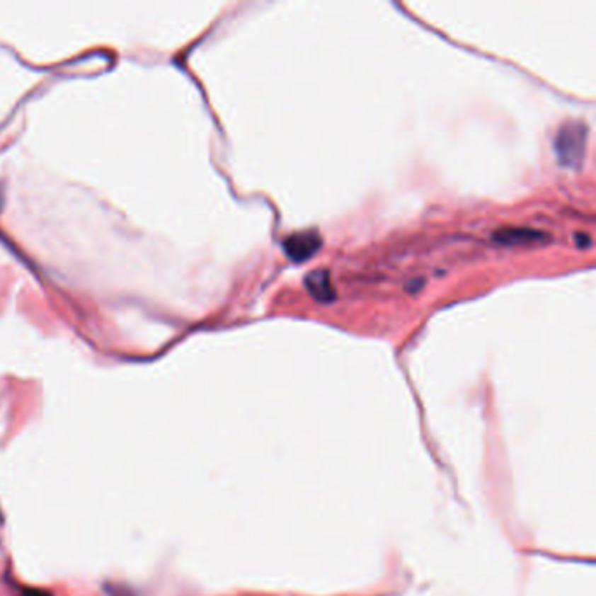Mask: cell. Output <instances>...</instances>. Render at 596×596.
Here are the masks:
<instances>
[{
  "label": "cell",
  "instance_id": "obj_1",
  "mask_svg": "<svg viewBox=\"0 0 596 596\" xmlns=\"http://www.w3.org/2000/svg\"><path fill=\"white\" fill-rule=\"evenodd\" d=\"M586 135L588 128L584 122H568L560 130L556 137V147L558 158L563 165L567 166H579L584 158V151H586Z\"/></svg>",
  "mask_w": 596,
  "mask_h": 596
},
{
  "label": "cell",
  "instance_id": "obj_2",
  "mask_svg": "<svg viewBox=\"0 0 596 596\" xmlns=\"http://www.w3.org/2000/svg\"><path fill=\"white\" fill-rule=\"evenodd\" d=\"M322 247V238L316 231H299L284 240V251L294 263H303L316 254Z\"/></svg>",
  "mask_w": 596,
  "mask_h": 596
},
{
  "label": "cell",
  "instance_id": "obj_3",
  "mask_svg": "<svg viewBox=\"0 0 596 596\" xmlns=\"http://www.w3.org/2000/svg\"><path fill=\"white\" fill-rule=\"evenodd\" d=\"M306 287L310 294L320 303H331L336 297L334 294V287L331 284L329 271L327 270H316L311 271L306 277Z\"/></svg>",
  "mask_w": 596,
  "mask_h": 596
},
{
  "label": "cell",
  "instance_id": "obj_4",
  "mask_svg": "<svg viewBox=\"0 0 596 596\" xmlns=\"http://www.w3.org/2000/svg\"><path fill=\"white\" fill-rule=\"evenodd\" d=\"M542 236L544 234L540 231L521 229V227H504V229L493 234L495 240L505 245H523L530 243V241H540Z\"/></svg>",
  "mask_w": 596,
  "mask_h": 596
},
{
  "label": "cell",
  "instance_id": "obj_5",
  "mask_svg": "<svg viewBox=\"0 0 596 596\" xmlns=\"http://www.w3.org/2000/svg\"><path fill=\"white\" fill-rule=\"evenodd\" d=\"M23 596H51V595L46 593V591H40V590H25Z\"/></svg>",
  "mask_w": 596,
  "mask_h": 596
},
{
  "label": "cell",
  "instance_id": "obj_6",
  "mask_svg": "<svg viewBox=\"0 0 596 596\" xmlns=\"http://www.w3.org/2000/svg\"><path fill=\"white\" fill-rule=\"evenodd\" d=\"M0 523H2V514H0Z\"/></svg>",
  "mask_w": 596,
  "mask_h": 596
}]
</instances>
